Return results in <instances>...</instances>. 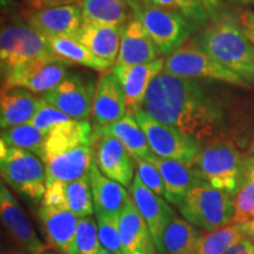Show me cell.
Here are the masks:
<instances>
[{"label":"cell","instance_id":"6da1fadb","mask_svg":"<svg viewBox=\"0 0 254 254\" xmlns=\"http://www.w3.org/2000/svg\"><path fill=\"white\" fill-rule=\"evenodd\" d=\"M141 109L199 142L211 138L221 122V111L201 85L166 71L151 82Z\"/></svg>","mask_w":254,"mask_h":254},{"label":"cell","instance_id":"7a4b0ae2","mask_svg":"<svg viewBox=\"0 0 254 254\" xmlns=\"http://www.w3.org/2000/svg\"><path fill=\"white\" fill-rule=\"evenodd\" d=\"M195 43L246 84H254V46L236 21L215 19L213 25L199 34Z\"/></svg>","mask_w":254,"mask_h":254},{"label":"cell","instance_id":"3957f363","mask_svg":"<svg viewBox=\"0 0 254 254\" xmlns=\"http://www.w3.org/2000/svg\"><path fill=\"white\" fill-rule=\"evenodd\" d=\"M244 159L233 142L215 139L200 147L193 168L201 180L234 195L244 184Z\"/></svg>","mask_w":254,"mask_h":254},{"label":"cell","instance_id":"277c9868","mask_svg":"<svg viewBox=\"0 0 254 254\" xmlns=\"http://www.w3.org/2000/svg\"><path fill=\"white\" fill-rule=\"evenodd\" d=\"M133 15L138 18L160 51L168 56L186 43L194 28L192 20L172 9L150 4L144 0H127Z\"/></svg>","mask_w":254,"mask_h":254},{"label":"cell","instance_id":"5b68a950","mask_svg":"<svg viewBox=\"0 0 254 254\" xmlns=\"http://www.w3.org/2000/svg\"><path fill=\"white\" fill-rule=\"evenodd\" d=\"M180 213L193 226L213 231L231 224L234 217L233 195L200 180L178 205Z\"/></svg>","mask_w":254,"mask_h":254},{"label":"cell","instance_id":"8992f818","mask_svg":"<svg viewBox=\"0 0 254 254\" xmlns=\"http://www.w3.org/2000/svg\"><path fill=\"white\" fill-rule=\"evenodd\" d=\"M0 172L2 180L18 193L37 202L46 190V174L41 159L32 152L9 147L0 141Z\"/></svg>","mask_w":254,"mask_h":254},{"label":"cell","instance_id":"52a82bcc","mask_svg":"<svg viewBox=\"0 0 254 254\" xmlns=\"http://www.w3.org/2000/svg\"><path fill=\"white\" fill-rule=\"evenodd\" d=\"M164 71L177 77L189 79H211L232 85L247 86L243 79L219 64L195 41H186L165 58Z\"/></svg>","mask_w":254,"mask_h":254},{"label":"cell","instance_id":"ba28073f","mask_svg":"<svg viewBox=\"0 0 254 254\" xmlns=\"http://www.w3.org/2000/svg\"><path fill=\"white\" fill-rule=\"evenodd\" d=\"M132 112L144 131L151 151L154 154L193 165L201 147L199 141L184 134L172 126L152 118L141 107L133 110Z\"/></svg>","mask_w":254,"mask_h":254},{"label":"cell","instance_id":"9c48e42d","mask_svg":"<svg viewBox=\"0 0 254 254\" xmlns=\"http://www.w3.org/2000/svg\"><path fill=\"white\" fill-rule=\"evenodd\" d=\"M56 56L49 39L30 25L13 24L1 28L0 63L2 75L31 60Z\"/></svg>","mask_w":254,"mask_h":254},{"label":"cell","instance_id":"30bf717a","mask_svg":"<svg viewBox=\"0 0 254 254\" xmlns=\"http://www.w3.org/2000/svg\"><path fill=\"white\" fill-rule=\"evenodd\" d=\"M71 65V62L57 55L31 60L5 75L1 92L19 87L32 93H46L65 79Z\"/></svg>","mask_w":254,"mask_h":254},{"label":"cell","instance_id":"8fae6325","mask_svg":"<svg viewBox=\"0 0 254 254\" xmlns=\"http://www.w3.org/2000/svg\"><path fill=\"white\" fill-rule=\"evenodd\" d=\"M95 87L92 79L81 73H67L58 86L44 93L43 98L69 118L88 120L93 109Z\"/></svg>","mask_w":254,"mask_h":254},{"label":"cell","instance_id":"7c38bea8","mask_svg":"<svg viewBox=\"0 0 254 254\" xmlns=\"http://www.w3.org/2000/svg\"><path fill=\"white\" fill-rule=\"evenodd\" d=\"M27 25L45 37L77 39L82 25L81 8L79 4H68L31 11L26 15Z\"/></svg>","mask_w":254,"mask_h":254},{"label":"cell","instance_id":"4fadbf2b","mask_svg":"<svg viewBox=\"0 0 254 254\" xmlns=\"http://www.w3.org/2000/svg\"><path fill=\"white\" fill-rule=\"evenodd\" d=\"M129 190L136 209L150 228L155 246L159 253H161L163 234L170 221L176 215L173 209L165 201L163 196L155 194L147 186H145L138 174L134 176Z\"/></svg>","mask_w":254,"mask_h":254},{"label":"cell","instance_id":"5bb4252c","mask_svg":"<svg viewBox=\"0 0 254 254\" xmlns=\"http://www.w3.org/2000/svg\"><path fill=\"white\" fill-rule=\"evenodd\" d=\"M95 163L107 178L128 187L134 179V158L118 139L111 135H94Z\"/></svg>","mask_w":254,"mask_h":254},{"label":"cell","instance_id":"9a60e30c","mask_svg":"<svg viewBox=\"0 0 254 254\" xmlns=\"http://www.w3.org/2000/svg\"><path fill=\"white\" fill-rule=\"evenodd\" d=\"M0 214L2 224L9 236L13 238L21 249L34 254H43L45 252L46 246L38 238L18 200L14 199L4 184H1L0 190Z\"/></svg>","mask_w":254,"mask_h":254},{"label":"cell","instance_id":"2e32d148","mask_svg":"<svg viewBox=\"0 0 254 254\" xmlns=\"http://www.w3.org/2000/svg\"><path fill=\"white\" fill-rule=\"evenodd\" d=\"M164 58H159L154 62L142 64V65L113 66L111 72L116 75L122 85L128 111L142 106L151 82L159 73L164 71Z\"/></svg>","mask_w":254,"mask_h":254},{"label":"cell","instance_id":"e0dca14e","mask_svg":"<svg viewBox=\"0 0 254 254\" xmlns=\"http://www.w3.org/2000/svg\"><path fill=\"white\" fill-rule=\"evenodd\" d=\"M127 112L125 93L119 80L112 72L103 73L95 87L92 109L95 127L118 122Z\"/></svg>","mask_w":254,"mask_h":254},{"label":"cell","instance_id":"ac0fdd59","mask_svg":"<svg viewBox=\"0 0 254 254\" xmlns=\"http://www.w3.org/2000/svg\"><path fill=\"white\" fill-rule=\"evenodd\" d=\"M160 51L138 18L125 25L118 58L114 65H142L160 58Z\"/></svg>","mask_w":254,"mask_h":254},{"label":"cell","instance_id":"d6986e66","mask_svg":"<svg viewBox=\"0 0 254 254\" xmlns=\"http://www.w3.org/2000/svg\"><path fill=\"white\" fill-rule=\"evenodd\" d=\"M95 164L93 145H85L51 158L45 163L46 185L53 182L71 183L87 176Z\"/></svg>","mask_w":254,"mask_h":254},{"label":"cell","instance_id":"ffe728a7","mask_svg":"<svg viewBox=\"0 0 254 254\" xmlns=\"http://www.w3.org/2000/svg\"><path fill=\"white\" fill-rule=\"evenodd\" d=\"M123 254H157L150 228L131 199L118 217Z\"/></svg>","mask_w":254,"mask_h":254},{"label":"cell","instance_id":"44dd1931","mask_svg":"<svg viewBox=\"0 0 254 254\" xmlns=\"http://www.w3.org/2000/svg\"><path fill=\"white\" fill-rule=\"evenodd\" d=\"M145 160L150 161L158 168L166 189V200L173 205H179L186 193L201 180L193 168V165H187L174 159L158 157L153 152Z\"/></svg>","mask_w":254,"mask_h":254},{"label":"cell","instance_id":"7402d4cb","mask_svg":"<svg viewBox=\"0 0 254 254\" xmlns=\"http://www.w3.org/2000/svg\"><path fill=\"white\" fill-rule=\"evenodd\" d=\"M94 128L88 120H74L59 124L46 136L45 160L85 145H93Z\"/></svg>","mask_w":254,"mask_h":254},{"label":"cell","instance_id":"603a6c76","mask_svg":"<svg viewBox=\"0 0 254 254\" xmlns=\"http://www.w3.org/2000/svg\"><path fill=\"white\" fill-rule=\"evenodd\" d=\"M44 98L34 95L25 88H12L1 92L0 126L1 129L28 124L34 118Z\"/></svg>","mask_w":254,"mask_h":254},{"label":"cell","instance_id":"cb8c5ba5","mask_svg":"<svg viewBox=\"0 0 254 254\" xmlns=\"http://www.w3.org/2000/svg\"><path fill=\"white\" fill-rule=\"evenodd\" d=\"M90 180L95 214H110L119 217L132 199L124 189L125 186L103 174L97 166V163L91 168Z\"/></svg>","mask_w":254,"mask_h":254},{"label":"cell","instance_id":"d4e9b609","mask_svg":"<svg viewBox=\"0 0 254 254\" xmlns=\"http://www.w3.org/2000/svg\"><path fill=\"white\" fill-rule=\"evenodd\" d=\"M124 27L82 23L75 40L86 46L93 55L114 65L119 55Z\"/></svg>","mask_w":254,"mask_h":254},{"label":"cell","instance_id":"484cf974","mask_svg":"<svg viewBox=\"0 0 254 254\" xmlns=\"http://www.w3.org/2000/svg\"><path fill=\"white\" fill-rule=\"evenodd\" d=\"M94 135H111L118 139L134 159H146L152 153L147 138L132 111L111 125L94 127Z\"/></svg>","mask_w":254,"mask_h":254},{"label":"cell","instance_id":"4316f807","mask_svg":"<svg viewBox=\"0 0 254 254\" xmlns=\"http://www.w3.org/2000/svg\"><path fill=\"white\" fill-rule=\"evenodd\" d=\"M39 218L50 245L60 254H66L71 245L79 218L69 209H47L40 207Z\"/></svg>","mask_w":254,"mask_h":254},{"label":"cell","instance_id":"83f0119b","mask_svg":"<svg viewBox=\"0 0 254 254\" xmlns=\"http://www.w3.org/2000/svg\"><path fill=\"white\" fill-rule=\"evenodd\" d=\"M82 23L125 26L133 18L127 0H80Z\"/></svg>","mask_w":254,"mask_h":254},{"label":"cell","instance_id":"f1b7e54d","mask_svg":"<svg viewBox=\"0 0 254 254\" xmlns=\"http://www.w3.org/2000/svg\"><path fill=\"white\" fill-rule=\"evenodd\" d=\"M200 238L195 226L174 215L163 234L161 254H195Z\"/></svg>","mask_w":254,"mask_h":254},{"label":"cell","instance_id":"f546056e","mask_svg":"<svg viewBox=\"0 0 254 254\" xmlns=\"http://www.w3.org/2000/svg\"><path fill=\"white\" fill-rule=\"evenodd\" d=\"M49 41L57 56L68 60L72 64H79L100 73L109 72L114 66L112 63L106 62L93 55L86 46L74 39L53 38V39H49Z\"/></svg>","mask_w":254,"mask_h":254},{"label":"cell","instance_id":"4dcf8cb0","mask_svg":"<svg viewBox=\"0 0 254 254\" xmlns=\"http://www.w3.org/2000/svg\"><path fill=\"white\" fill-rule=\"evenodd\" d=\"M46 134L32 124H23L2 129L1 140L9 147H17L32 152L41 160H45V141Z\"/></svg>","mask_w":254,"mask_h":254},{"label":"cell","instance_id":"1f68e13d","mask_svg":"<svg viewBox=\"0 0 254 254\" xmlns=\"http://www.w3.org/2000/svg\"><path fill=\"white\" fill-rule=\"evenodd\" d=\"M244 238L245 232L243 224L231 222L201 236L195 254H224Z\"/></svg>","mask_w":254,"mask_h":254},{"label":"cell","instance_id":"d6a6232c","mask_svg":"<svg viewBox=\"0 0 254 254\" xmlns=\"http://www.w3.org/2000/svg\"><path fill=\"white\" fill-rule=\"evenodd\" d=\"M66 194L68 200V209L78 218L91 217L93 214L95 209L91 190L90 173L75 182L67 183Z\"/></svg>","mask_w":254,"mask_h":254},{"label":"cell","instance_id":"836d02e7","mask_svg":"<svg viewBox=\"0 0 254 254\" xmlns=\"http://www.w3.org/2000/svg\"><path fill=\"white\" fill-rule=\"evenodd\" d=\"M100 249L97 221L92 215L79 218L77 231L66 254H98Z\"/></svg>","mask_w":254,"mask_h":254},{"label":"cell","instance_id":"e575fe53","mask_svg":"<svg viewBox=\"0 0 254 254\" xmlns=\"http://www.w3.org/2000/svg\"><path fill=\"white\" fill-rule=\"evenodd\" d=\"M97 225L101 249L123 254L118 217L110 214H97Z\"/></svg>","mask_w":254,"mask_h":254},{"label":"cell","instance_id":"d590c367","mask_svg":"<svg viewBox=\"0 0 254 254\" xmlns=\"http://www.w3.org/2000/svg\"><path fill=\"white\" fill-rule=\"evenodd\" d=\"M234 217L232 222H244L254 218V178L244 183L233 195Z\"/></svg>","mask_w":254,"mask_h":254},{"label":"cell","instance_id":"8d00e7d4","mask_svg":"<svg viewBox=\"0 0 254 254\" xmlns=\"http://www.w3.org/2000/svg\"><path fill=\"white\" fill-rule=\"evenodd\" d=\"M150 4L160 6V7L172 9L178 13L183 14L196 25H204L208 21L209 15L204 9L199 8L198 6L190 2V0H144Z\"/></svg>","mask_w":254,"mask_h":254},{"label":"cell","instance_id":"74e56055","mask_svg":"<svg viewBox=\"0 0 254 254\" xmlns=\"http://www.w3.org/2000/svg\"><path fill=\"white\" fill-rule=\"evenodd\" d=\"M71 119L72 118H69L68 116H66L65 113L57 109V107L52 106V105H50L44 99L40 109L38 110L37 114L30 124L47 135L59 124L66 123Z\"/></svg>","mask_w":254,"mask_h":254},{"label":"cell","instance_id":"f35d334b","mask_svg":"<svg viewBox=\"0 0 254 254\" xmlns=\"http://www.w3.org/2000/svg\"><path fill=\"white\" fill-rule=\"evenodd\" d=\"M136 166V174L141 179V182L147 186L155 194L163 196L166 199V189L161 174L159 173L158 168L145 159H134Z\"/></svg>","mask_w":254,"mask_h":254},{"label":"cell","instance_id":"ab89813d","mask_svg":"<svg viewBox=\"0 0 254 254\" xmlns=\"http://www.w3.org/2000/svg\"><path fill=\"white\" fill-rule=\"evenodd\" d=\"M66 185L65 182H53L47 184L45 193H44L43 199H41V207L47 209H68V200L66 194Z\"/></svg>","mask_w":254,"mask_h":254},{"label":"cell","instance_id":"60d3db41","mask_svg":"<svg viewBox=\"0 0 254 254\" xmlns=\"http://www.w3.org/2000/svg\"><path fill=\"white\" fill-rule=\"evenodd\" d=\"M239 25L254 46V12L244 11L239 17Z\"/></svg>","mask_w":254,"mask_h":254},{"label":"cell","instance_id":"b9f144b4","mask_svg":"<svg viewBox=\"0 0 254 254\" xmlns=\"http://www.w3.org/2000/svg\"><path fill=\"white\" fill-rule=\"evenodd\" d=\"M190 1L198 6L199 8L204 9L209 18L217 17L220 11V0H190Z\"/></svg>","mask_w":254,"mask_h":254},{"label":"cell","instance_id":"7bdbcfd3","mask_svg":"<svg viewBox=\"0 0 254 254\" xmlns=\"http://www.w3.org/2000/svg\"><path fill=\"white\" fill-rule=\"evenodd\" d=\"M30 6L36 9L46 8V7H55V6L75 4L78 0H26Z\"/></svg>","mask_w":254,"mask_h":254},{"label":"cell","instance_id":"ee69618b","mask_svg":"<svg viewBox=\"0 0 254 254\" xmlns=\"http://www.w3.org/2000/svg\"><path fill=\"white\" fill-rule=\"evenodd\" d=\"M224 254H254V245L245 237Z\"/></svg>","mask_w":254,"mask_h":254},{"label":"cell","instance_id":"f6af8a7d","mask_svg":"<svg viewBox=\"0 0 254 254\" xmlns=\"http://www.w3.org/2000/svg\"><path fill=\"white\" fill-rule=\"evenodd\" d=\"M254 178V155L244 159V183ZM244 185V184H243Z\"/></svg>","mask_w":254,"mask_h":254},{"label":"cell","instance_id":"bcb514c9","mask_svg":"<svg viewBox=\"0 0 254 254\" xmlns=\"http://www.w3.org/2000/svg\"><path fill=\"white\" fill-rule=\"evenodd\" d=\"M243 228L244 232H245V237L254 245V218L251 219L249 221L244 222Z\"/></svg>","mask_w":254,"mask_h":254},{"label":"cell","instance_id":"7dc6e473","mask_svg":"<svg viewBox=\"0 0 254 254\" xmlns=\"http://www.w3.org/2000/svg\"><path fill=\"white\" fill-rule=\"evenodd\" d=\"M237 4H243V5H254V0H237Z\"/></svg>","mask_w":254,"mask_h":254},{"label":"cell","instance_id":"c3c4849f","mask_svg":"<svg viewBox=\"0 0 254 254\" xmlns=\"http://www.w3.org/2000/svg\"><path fill=\"white\" fill-rule=\"evenodd\" d=\"M98 254H119V253L112 252V251L105 250V249H100V251H99V252H98Z\"/></svg>","mask_w":254,"mask_h":254},{"label":"cell","instance_id":"681fc988","mask_svg":"<svg viewBox=\"0 0 254 254\" xmlns=\"http://www.w3.org/2000/svg\"><path fill=\"white\" fill-rule=\"evenodd\" d=\"M251 152H252V153H254V140L252 142V145H251Z\"/></svg>","mask_w":254,"mask_h":254},{"label":"cell","instance_id":"f907efd6","mask_svg":"<svg viewBox=\"0 0 254 254\" xmlns=\"http://www.w3.org/2000/svg\"><path fill=\"white\" fill-rule=\"evenodd\" d=\"M13 254H34V253H13Z\"/></svg>","mask_w":254,"mask_h":254},{"label":"cell","instance_id":"816d5d0a","mask_svg":"<svg viewBox=\"0 0 254 254\" xmlns=\"http://www.w3.org/2000/svg\"><path fill=\"white\" fill-rule=\"evenodd\" d=\"M230 1H232V2H237V0H230Z\"/></svg>","mask_w":254,"mask_h":254}]
</instances>
